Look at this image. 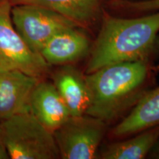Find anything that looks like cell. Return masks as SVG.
<instances>
[{
  "mask_svg": "<svg viewBox=\"0 0 159 159\" xmlns=\"http://www.w3.org/2000/svg\"><path fill=\"white\" fill-rule=\"evenodd\" d=\"M91 45L85 74L124 62L147 61L159 32V11L136 18H120L105 11Z\"/></svg>",
  "mask_w": 159,
  "mask_h": 159,
  "instance_id": "obj_1",
  "label": "cell"
},
{
  "mask_svg": "<svg viewBox=\"0 0 159 159\" xmlns=\"http://www.w3.org/2000/svg\"><path fill=\"white\" fill-rule=\"evenodd\" d=\"M85 75L90 91L85 114L108 123L142 96L149 69L147 61L124 62Z\"/></svg>",
  "mask_w": 159,
  "mask_h": 159,
  "instance_id": "obj_2",
  "label": "cell"
},
{
  "mask_svg": "<svg viewBox=\"0 0 159 159\" xmlns=\"http://www.w3.org/2000/svg\"><path fill=\"white\" fill-rule=\"evenodd\" d=\"M0 139L11 159L61 158L53 134L30 112L1 121Z\"/></svg>",
  "mask_w": 159,
  "mask_h": 159,
  "instance_id": "obj_3",
  "label": "cell"
},
{
  "mask_svg": "<svg viewBox=\"0 0 159 159\" xmlns=\"http://www.w3.org/2000/svg\"><path fill=\"white\" fill-rule=\"evenodd\" d=\"M11 8L9 0H0V72L18 70L43 80L51 66L30 48L16 30Z\"/></svg>",
  "mask_w": 159,
  "mask_h": 159,
  "instance_id": "obj_4",
  "label": "cell"
},
{
  "mask_svg": "<svg viewBox=\"0 0 159 159\" xmlns=\"http://www.w3.org/2000/svg\"><path fill=\"white\" fill-rule=\"evenodd\" d=\"M106 124L86 114L71 116L53 133L61 158H97L99 147L106 132Z\"/></svg>",
  "mask_w": 159,
  "mask_h": 159,
  "instance_id": "obj_5",
  "label": "cell"
},
{
  "mask_svg": "<svg viewBox=\"0 0 159 159\" xmlns=\"http://www.w3.org/2000/svg\"><path fill=\"white\" fill-rule=\"evenodd\" d=\"M11 18L16 30L24 41L39 54L46 43L57 33L79 27L63 16L37 5L12 6Z\"/></svg>",
  "mask_w": 159,
  "mask_h": 159,
  "instance_id": "obj_6",
  "label": "cell"
},
{
  "mask_svg": "<svg viewBox=\"0 0 159 159\" xmlns=\"http://www.w3.org/2000/svg\"><path fill=\"white\" fill-rule=\"evenodd\" d=\"M40 80L18 70L0 72V122L30 112V97Z\"/></svg>",
  "mask_w": 159,
  "mask_h": 159,
  "instance_id": "obj_7",
  "label": "cell"
},
{
  "mask_svg": "<svg viewBox=\"0 0 159 159\" xmlns=\"http://www.w3.org/2000/svg\"><path fill=\"white\" fill-rule=\"evenodd\" d=\"M91 45L84 30L73 27L51 38L40 54L50 66L72 64L89 54Z\"/></svg>",
  "mask_w": 159,
  "mask_h": 159,
  "instance_id": "obj_8",
  "label": "cell"
},
{
  "mask_svg": "<svg viewBox=\"0 0 159 159\" xmlns=\"http://www.w3.org/2000/svg\"><path fill=\"white\" fill-rule=\"evenodd\" d=\"M13 5H32L45 7L63 16L84 30L99 25L105 0H9Z\"/></svg>",
  "mask_w": 159,
  "mask_h": 159,
  "instance_id": "obj_9",
  "label": "cell"
},
{
  "mask_svg": "<svg viewBox=\"0 0 159 159\" xmlns=\"http://www.w3.org/2000/svg\"><path fill=\"white\" fill-rule=\"evenodd\" d=\"M30 113L50 132H55L69 120V108L52 83L40 80L30 102Z\"/></svg>",
  "mask_w": 159,
  "mask_h": 159,
  "instance_id": "obj_10",
  "label": "cell"
},
{
  "mask_svg": "<svg viewBox=\"0 0 159 159\" xmlns=\"http://www.w3.org/2000/svg\"><path fill=\"white\" fill-rule=\"evenodd\" d=\"M59 66L52 74V83L71 116L85 114L90 103V91L85 75L72 64Z\"/></svg>",
  "mask_w": 159,
  "mask_h": 159,
  "instance_id": "obj_11",
  "label": "cell"
},
{
  "mask_svg": "<svg viewBox=\"0 0 159 159\" xmlns=\"http://www.w3.org/2000/svg\"><path fill=\"white\" fill-rule=\"evenodd\" d=\"M159 125V87L144 93L128 116L111 131L114 137H125Z\"/></svg>",
  "mask_w": 159,
  "mask_h": 159,
  "instance_id": "obj_12",
  "label": "cell"
},
{
  "mask_svg": "<svg viewBox=\"0 0 159 159\" xmlns=\"http://www.w3.org/2000/svg\"><path fill=\"white\" fill-rule=\"evenodd\" d=\"M134 138L112 143L101 152L103 159H142L159 139V125L138 133Z\"/></svg>",
  "mask_w": 159,
  "mask_h": 159,
  "instance_id": "obj_13",
  "label": "cell"
},
{
  "mask_svg": "<svg viewBox=\"0 0 159 159\" xmlns=\"http://www.w3.org/2000/svg\"><path fill=\"white\" fill-rule=\"evenodd\" d=\"M109 5L113 8L135 13H148L159 11V0H109Z\"/></svg>",
  "mask_w": 159,
  "mask_h": 159,
  "instance_id": "obj_14",
  "label": "cell"
},
{
  "mask_svg": "<svg viewBox=\"0 0 159 159\" xmlns=\"http://www.w3.org/2000/svg\"><path fill=\"white\" fill-rule=\"evenodd\" d=\"M10 158L8 152L6 149L5 145L0 139V159H8Z\"/></svg>",
  "mask_w": 159,
  "mask_h": 159,
  "instance_id": "obj_15",
  "label": "cell"
},
{
  "mask_svg": "<svg viewBox=\"0 0 159 159\" xmlns=\"http://www.w3.org/2000/svg\"><path fill=\"white\" fill-rule=\"evenodd\" d=\"M156 158H159V148H158V151H157V153H156Z\"/></svg>",
  "mask_w": 159,
  "mask_h": 159,
  "instance_id": "obj_16",
  "label": "cell"
},
{
  "mask_svg": "<svg viewBox=\"0 0 159 159\" xmlns=\"http://www.w3.org/2000/svg\"><path fill=\"white\" fill-rule=\"evenodd\" d=\"M128 1H135V0H128Z\"/></svg>",
  "mask_w": 159,
  "mask_h": 159,
  "instance_id": "obj_17",
  "label": "cell"
}]
</instances>
